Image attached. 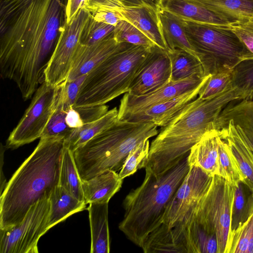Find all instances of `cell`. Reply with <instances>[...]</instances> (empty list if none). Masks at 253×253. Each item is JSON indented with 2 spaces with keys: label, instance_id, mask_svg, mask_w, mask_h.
Returning a JSON list of instances; mask_svg holds the SVG:
<instances>
[{
  "label": "cell",
  "instance_id": "6da1fadb",
  "mask_svg": "<svg viewBox=\"0 0 253 253\" xmlns=\"http://www.w3.org/2000/svg\"><path fill=\"white\" fill-rule=\"evenodd\" d=\"M68 0H0V69L24 101L44 73L67 24Z\"/></svg>",
  "mask_w": 253,
  "mask_h": 253
},
{
  "label": "cell",
  "instance_id": "7a4b0ae2",
  "mask_svg": "<svg viewBox=\"0 0 253 253\" xmlns=\"http://www.w3.org/2000/svg\"><path fill=\"white\" fill-rule=\"evenodd\" d=\"M249 96L233 84L211 98L199 96L185 105L165 126L152 141L145 170L160 174L189 154L192 147L209 130L222 110L230 102Z\"/></svg>",
  "mask_w": 253,
  "mask_h": 253
},
{
  "label": "cell",
  "instance_id": "3957f363",
  "mask_svg": "<svg viewBox=\"0 0 253 253\" xmlns=\"http://www.w3.org/2000/svg\"><path fill=\"white\" fill-rule=\"evenodd\" d=\"M64 139L41 138L6 184L0 198V229L20 223L30 208L59 185Z\"/></svg>",
  "mask_w": 253,
  "mask_h": 253
},
{
  "label": "cell",
  "instance_id": "277c9868",
  "mask_svg": "<svg viewBox=\"0 0 253 253\" xmlns=\"http://www.w3.org/2000/svg\"><path fill=\"white\" fill-rule=\"evenodd\" d=\"M188 155L160 174L145 170L142 184L125 197L119 228L137 246L141 247L148 235L162 224L168 205L190 169Z\"/></svg>",
  "mask_w": 253,
  "mask_h": 253
},
{
  "label": "cell",
  "instance_id": "5b68a950",
  "mask_svg": "<svg viewBox=\"0 0 253 253\" xmlns=\"http://www.w3.org/2000/svg\"><path fill=\"white\" fill-rule=\"evenodd\" d=\"M234 195L232 185L221 176H213L183 226L188 253H227Z\"/></svg>",
  "mask_w": 253,
  "mask_h": 253
},
{
  "label": "cell",
  "instance_id": "8992f818",
  "mask_svg": "<svg viewBox=\"0 0 253 253\" xmlns=\"http://www.w3.org/2000/svg\"><path fill=\"white\" fill-rule=\"evenodd\" d=\"M157 127L152 122L118 120L73 152L81 179H89L108 170H120L134 147L158 134Z\"/></svg>",
  "mask_w": 253,
  "mask_h": 253
},
{
  "label": "cell",
  "instance_id": "52a82bcc",
  "mask_svg": "<svg viewBox=\"0 0 253 253\" xmlns=\"http://www.w3.org/2000/svg\"><path fill=\"white\" fill-rule=\"evenodd\" d=\"M151 48L122 43L115 52L86 75L74 107L104 105L128 92Z\"/></svg>",
  "mask_w": 253,
  "mask_h": 253
},
{
  "label": "cell",
  "instance_id": "ba28073f",
  "mask_svg": "<svg viewBox=\"0 0 253 253\" xmlns=\"http://www.w3.org/2000/svg\"><path fill=\"white\" fill-rule=\"evenodd\" d=\"M184 21L188 41L198 54L206 75L223 68L233 69L243 60L245 47L230 25Z\"/></svg>",
  "mask_w": 253,
  "mask_h": 253
},
{
  "label": "cell",
  "instance_id": "9c48e42d",
  "mask_svg": "<svg viewBox=\"0 0 253 253\" xmlns=\"http://www.w3.org/2000/svg\"><path fill=\"white\" fill-rule=\"evenodd\" d=\"M49 198L32 206L20 223L0 229V253H38V242L49 229Z\"/></svg>",
  "mask_w": 253,
  "mask_h": 253
},
{
  "label": "cell",
  "instance_id": "30bf717a",
  "mask_svg": "<svg viewBox=\"0 0 253 253\" xmlns=\"http://www.w3.org/2000/svg\"><path fill=\"white\" fill-rule=\"evenodd\" d=\"M56 86L45 81L32 97L22 118L10 132L6 143L7 148L16 149L40 138L53 112Z\"/></svg>",
  "mask_w": 253,
  "mask_h": 253
},
{
  "label": "cell",
  "instance_id": "8fae6325",
  "mask_svg": "<svg viewBox=\"0 0 253 253\" xmlns=\"http://www.w3.org/2000/svg\"><path fill=\"white\" fill-rule=\"evenodd\" d=\"M83 6L68 22L61 34L44 73V81L55 87L69 76L82 30L91 15Z\"/></svg>",
  "mask_w": 253,
  "mask_h": 253
},
{
  "label": "cell",
  "instance_id": "7c38bea8",
  "mask_svg": "<svg viewBox=\"0 0 253 253\" xmlns=\"http://www.w3.org/2000/svg\"><path fill=\"white\" fill-rule=\"evenodd\" d=\"M212 176L192 166L168 205L161 225L170 228L181 222L191 209L209 189Z\"/></svg>",
  "mask_w": 253,
  "mask_h": 253
},
{
  "label": "cell",
  "instance_id": "4fadbf2b",
  "mask_svg": "<svg viewBox=\"0 0 253 253\" xmlns=\"http://www.w3.org/2000/svg\"><path fill=\"white\" fill-rule=\"evenodd\" d=\"M171 63L167 51L154 46L143 61L129 86L128 93L145 94L171 81Z\"/></svg>",
  "mask_w": 253,
  "mask_h": 253
},
{
  "label": "cell",
  "instance_id": "5bb4252c",
  "mask_svg": "<svg viewBox=\"0 0 253 253\" xmlns=\"http://www.w3.org/2000/svg\"><path fill=\"white\" fill-rule=\"evenodd\" d=\"M211 75L204 78L193 77L178 81H170L156 90L141 95H134L126 92L120 101L118 120L127 114L145 109L191 90L207 80Z\"/></svg>",
  "mask_w": 253,
  "mask_h": 253
},
{
  "label": "cell",
  "instance_id": "9a60e30c",
  "mask_svg": "<svg viewBox=\"0 0 253 253\" xmlns=\"http://www.w3.org/2000/svg\"><path fill=\"white\" fill-rule=\"evenodd\" d=\"M208 79L191 90L145 109L127 114L119 120L132 123L152 122L158 126L163 127L185 105L197 97Z\"/></svg>",
  "mask_w": 253,
  "mask_h": 253
},
{
  "label": "cell",
  "instance_id": "2e32d148",
  "mask_svg": "<svg viewBox=\"0 0 253 253\" xmlns=\"http://www.w3.org/2000/svg\"><path fill=\"white\" fill-rule=\"evenodd\" d=\"M115 39L114 32L104 40L91 45L81 43L75 52L66 81H72L87 75L121 45Z\"/></svg>",
  "mask_w": 253,
  "mask_h": 253
},
{
  "label": "cell",
  "instance_id": "e0dca14e",
  "mask_svg": "<svg viewBox=\"0 0 253 253\" xmlns=\"http://www.w3.org/2000/svg\"><path fill=\"white\" fill-rule=\"evenodd\" d=\"M158 6L188 22L229 25L238 21L212 10L197 0H159Z\"/></svg>",
  "mask_w": 253,
  "mask_h": 253
},
{
  "label": "cell",
  "instance_id": "ac0fdd59",
  "mask_svg": "<svg viewBox=\"0 0 253 253\" xmlns=\"http://www.w3.org/2000/svg\"><path fill=\"white\" fill-rule=\"evenodd\" d=\"M215 122L229 126L253 153V99L230 102L222 110Z\"/></svg>",
  "mask_w": 253,
  "mask_h": 253
},
{
  "label": "cell",
  "instance_id": "d6986e66",
  "mask_svg": "<svg viewBox=\"0 0 253 253\" xmlns=\"http://www.w3.org/2000/svg\"><path fill=\"white\" fill-rule=\"evenodd\" d=\"M118 10L125 20L141 31L155 45L167 51L168 50L162 33L158 9L142 5L122 7Z\"/></svg>",
  "mask_w": 253,
  "mask_h": 253
},
{
  "label": "cell",
  "instance_id": "ffe728a7",
  "mask_svg": "<svg viewBox=\"0 0 253 253\" xmlns=\"http://www.w3.org/2000/svg\"><path fill=\"white\" fill-rule=\"evenodd\" d=\"M218 130L207 131L191 149L188 157L190 166L199 167L213 176L219 174Z\"/></svg>",
  "mask_w": 253,
  "mask_h": 253
},
{
  "label": "cell",
  "instance_id": "44dd1931",
  "mask_svg": "<svg viewBox=\"0 0 253 253\" xmlns=\"http://www.w3.org/2000/svg\"><path fill=\"white\" fill-rule=\"evenodd\" d=\"M123 180L118 173L111 170H106L89 179L82 180L85 203H109L121 189Z\"/></svg>",
  "mask_w": 253,
  "mask_h": 253
},
{
  "label": "cell",
  "instance_id": "7402d4cb",
  "mask_svg": "<svg viewBox=\"0 0 253 253\" xmlns=\"http://www.w3.org/2000/svg\"><path fill=\"white\" fill-rule=\"evenodd\" d=\"M213 128L218 130L221 138L230 146L245 177L243 183L253 195V153L228 125L214 122Z\"/></svg>",
  "mask_w": 253,
  "mask_h": 253
},
{
  "label": "cell",
  "instance_id": "603a6c76",
  "mask_svg": "<svg viewBox=\"0 0 253 253\" xmlns=\"http://www.w3.org/2000/svg\"><path fill=\"white\" fill-rule=\"evenodd\" d=\"M158 15L163 36L168 50L174 49L183 50L194 56L201 62L198 54L188 41L184 21L159 6Z\"/></svg>",
  "mask_w": 253,
  "mask_h": 253
},
{
  "label": "cell",
  "instance_id": "cb8c5ba5",
  "mask_svg": "<svg viewBox=\"0 0 253 253\" xmlns=\"http://www.w3.org/2000/svg\"><path fill=\"white\" fill-rule=\"evenodd\" d=\"M91 233L90 253H109L110 240L108 203H90L87 208Z\"/></svg>",
  "mask_w": 253,
  "mask_h": 253
},
{
  "label": "cell",
  "instance_id": "d4e9b609",
  "mask_svg": "<svg viewBox=\"0 0 253 253\" xmlns=\"http://www.w3.org/2000/svg\"><path fill=\"white\" fill-rule=\"evenodd\" d=\"M48 226L51 227L70 215L84 210L86 204L75 197L63 187L58 185L50 197Z\"/></svg>",
  "mask_w": 253,
  "mask_h": 253
},
{
  "label": "cell",
  "instance_id": "484cf974",
  "mask_svg": "<svg viewBox=\"0 0 253 253\" xmlns=\"http://www.w3.org/2000/svg\"><path fill=\"white\" fill-rule=\"evenodd\" d=\"M118 120V109L114 107L98 119L85 123L81 127L73 129L64 139L65 147L73 152Z\"/></svg>",
  "mask_w": 253,
  "mask_h": 253
},
{
  "label": "cell",
  "instance_id": "4316f807",
  "mask_svg": "<svg viewBox=\"0 0 253 253\" xmlns=\"http://www.w3.org/2000/svg\"><path fill=\"white\" fill-rule=\"evenodd\" d=\"M167 52L171 63V81L208 76L200 61L190 53L180 49L169 50Z\"/></svg>",
  "mask_w": 253,
  "mask_h": 253
},
{
  "label": "cell",
  "instance_id": "83f0119b",
  "mask_svg": "<svg viewBox=\"0 0 253 253\" xmlns=\"http://www.w3.org/2000/svg\"><path fill=\"white\" fill-rule=\"evenodd\" d=\"M64 85V82L56 86L53 112L41 138L65 139L73 129L67 126L65 121L66 111L63 103Z\"/></svg>",
  "mask_w": 253,
  "mask_h": 253
},
{
  "label": "cell",
  "instance_id": "f1b7e54d",
  "mask_svg": "<svg viewBox=\"0 0 253 253\" xmlns=\"http://www.w3.org/2000/svg\"><path fill=\"white\" fill-rule=\"evenodd\" d=\"M227 253H253V195L249 200V211L245 221L230 235Z\"/></svg>",
  "mask_w": 253,
  "mask_h": 253
},
{
  "label": "cell",
  "instance_id": "f546056e",
  "mask_svg": "<svg viewBox=\"0 0 253 253\" xmlns=\"http://www.w3.org/2000/svg\"><path fill=\"white\" fill-rule=\"evenodd\" d=\"M59 185L79 200L85 202L82 180L76 165L73 152L66 147L63 153Z\"/></svg>",
  "mask_w": 253,
  "mask_h": 253
},
{
  "label": "cell",
  "instance_id": "4dcf8cb0",
  "mask_svg": "<svg viewBox=\"0 0 253 253\" xmlns=\"http://www.w3.org/2000/svg\"><path fill=\"white\" fill-rule=\"evenodd\" d=\"M219 132V131H218ZM219 174L233 186L243 182L245 177L230 146L220 135L218 139Z\"/></svg>",
  "mask_w": 253,
  "mask_h": 253
},
{
  "label": "cell",
  "instance_id": "1f68e13d",
  "mask_svg": "<svg viewBox=\"0 0 253 253\" xmlns=\"http://www.w3.org/2000/svg\"><path fill=\"white\" fill-rule=\"evenodd\" d=\"M208 8L239 21L253 14V0H197Z\"/></svg>",
  "mask_w": 253,
  "mask_h": 253
},
{
  "label": "cell",
  "instance_id": "d6a6232c",
  "mask_svg": "<svg viewBox=\"0 0 253 253\" xmlns=\"http://www.w3.org/2000/svg\"><path fill=\"white\" fill-rule=\"evenodd\" d=\"M233 69L223 68L211 75L198 96L203 100L213 98L232 85Z\"/></svg>",
  "mask_w": 253,
  "mask_h": 253
},
{
  "label": "cell",
  "instance_id": "836d02e7",
  "mask_svg": "<svg viewBox=\"0 0 253 253\" xmlns=\"http://www.w3.org/2000/svg\"><path fill=\"white\" fill-rule=\"evenodd\" d=\"M150 145L147 139L141 141L130 152L118 173L121 178L123 179L134 174L138 169L145 168Z\"/></svg>",
  "mask_w": 253,
  "mask_h": 253
},
{
  "label": "cell",
  "instance_id": "e575fe53",
  "mask_svg": "<svg viewBox=\"0 0 253 253\" xmlns=\"http://www.w3.org/2000/svg\"><path fill=\"white\" fill-rule=\"evenodd\" d=\"M114 36L119 43L125 42L149 47L155 46L141 31L126 20L115 26Z\"/></svg>",
  "mask_w": 253,
  "mask_h": 253
},
{
  "label": "cell",
  "instance_id": "d590c367",
  "mask_svg": "<svg viewBox=\"0 0 253 253\" xmlns=\"http://www.w3.org/2000/svg\"><path fill=\"white\" fill-rule=\"evenodd\" d=\"M115 28L114 26L96 21L91 14L82 30L80 43L85 45L98 43L111 35Z\"/></svg>",
  "mask_w": 253,
  "mask_h": 253
},
{
  "label": "cell",
  "instance_id": "8d00e7d4",
  "mask_svg": "<svg viewBox=\"0 0 253 253\" xmlns=\"http://www.w3.org/2000/svg\"><path fill=\"white\" fill-rule=\"evenodd\" d=\"M232 84L253 99V59L242 61L233 68Z\"/></svg>",
  "mask_w": 253,
  "mask_h": 253
},
{
  "label": "cell",
  "instance_id": "74e56055",
  "mask_svg": "<svg viewBox=\"0 0 253 253\" xmlns=\"http://www.w3.org/2000/svg\"><path fill=\"white\" fill-rule=\"evenodd\" d=\"M243 185L244 183L241 182L236 186H233L234 195L231 215V232L243 223L248 216L250 195L247 198Z\"/></svg>",
  "mask_w": 253,
  "mask_h": 253
},
{
  "label": "cell",
  "instance_id": "f35d334b",
  "mask_svg": "<svg viewBox=\"0 0 253 253\" xmlns=\"http://www.w3.org/2000/svg\"><path fill=\"white\" fill-rule=\"evenodd\" d=\"M229 26L245 47L243 60L253 59V17L243 18Z\"/></svg>",
  "mask_w": 253,
  "mask_h": 253
},
{
  "label": "cell",
  "instance_id": "ab89813d",
  "mask_svg": "<svg viewBox=\"0 0 253 253\" xmlns=\"http://www.w3.org/2000/svg\"><path fill=\"white\" fill-rule=\"evenodd\" d=\"M86 75L83 76L72 81H66L64 82L63 103L65 111L74 106Z\"/></svg>",
  "mask_w": 253,
  "mask_h": 253
},
{
  "label": "cell",
  "instance_id": "60d3db41",
  "mask_svg": "<svg viewBox=\"0 0 253 253\" xmlns=\"http://www.w3.org/2000/svg\"><path fill=\"white\" fill-rule=\"evenodd\" d=\"M74 107L79 113L84 124L98 119L109 111L108 106L105 104L88 107Z\"/></svg>",
  "mask_w": 253,
  "mask_h": 253
},
{
  "label": "cell",
  "instance_id": "b9f144b4",
  "mask_svg": "<svg viewBox=\"0 0 253 253\" xmlns=\"http://www.w3.org/2000/svg\"><path fill=\"white\" fill-rule=\"evenodd\" d=\"M91 14L96 21L115 27L120 21L125 20L118 9H102Z\"/></svg>",
  "mask_w": 253,
  "mask_h": 253
},
{
  "label": "cell",
  "instance_id": "7bdbcfd3",
  "mask_svg": "<svg viewBox=\"0 0 253 253\" xmlns=\"http://www.w3.org/2000/svg\"><path fill=\"white\" fill-rule=\"evenodd\" d=\"M83 6L91 13L102 9H118L123 7L118 0H84Z\"/></svg>",
  "mask_w": 253,
  "mask_h": 253
},
{
  "label": "cell",
  "instance_id": "ee69618b",
  "mask_svg": "<svg viewBox=\"0 0 253 253\" xmlns=\"http://www.w3.org/2000/svg\"><path fill=\"white\" fill-rule=\"evenodd\" d=\"M65 121L67 126L72 129L81 127L84 125L79 113L74 107L66 111Z\"/></svg>",
  "mask_w": 253,
  "mask_h": 253
},
{
  "label": "cell",
  "instance_id": "f6af8a7d",
  "mask_svg": "<svg viewBox=\"0 0 253 253\" xmlns=\"http://www.w3.org/2000/svg\"><path fill=\"white\" fill-rule=\"evenodd\" d=\"M84 0H68L67 6V23L83 6Z\"/></svg>",
  "mask_w": 253,
  "mask_h": 253
},
{
  "label": "cell",
  "instance_id": "bcb514c9",
  "mask_svg": "<svg viewBox=\"0 0 253 253\" xmlns=\"http://www.w3.org/2000/svg\"><path fill=\"white\" fill-rule=\"evenodd\" d=\"M143 5H146L155 9H158L159 0H137Z\"/></svg>",
  "mask_w": 253,
  "mask_h": 253
},
{
  "label": "cell",
  "instance_id": "7dc6e473",
  "mask_svg": "<svg viewBox=\"0 0 253 253\" xmlns=\"http://www.w3.org/2000/svg\"><path fill=\"white\" fill-rule=\"evenodd\" d=\"M251 17H253V14H252V16H251Z\"/></svg>",
  "mask_w": 253,
  "mask_h": 253
}]
</instances>
